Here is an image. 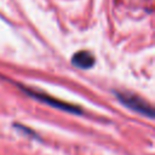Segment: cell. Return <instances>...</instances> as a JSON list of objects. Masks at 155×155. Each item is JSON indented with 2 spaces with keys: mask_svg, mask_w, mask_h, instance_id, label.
<instances>
[{
  "mask_svg": "<svg viewBox=\"0 0 155 155\" xmlns=\"http://www.w3.org/2000/svg\"><path fill=\"white\" fill-rule=\"evenodd\" d=\"M116 97L119 98V101L124 105L132 109L133 111L139 113V114H142L144 116H148L150 119L154 116L153 107L148 102L142 99L139 96H136V94H132V93H128V92H116Z\"/></svg>",
  "mask_w": 155,
  "mask_h": 155,
  "instance_id": "cell-1",
  "label": "cell"
},
{
  "mask_svg": "<svg viewBox=\"0 0 155 155\" xmlns=\"http://www.w3.org/2000/svg\"><path fill=\"white\" fill-rule=\"evenodd\" d=\"M27 94L31 96L33 98H36L53 108H57V109H61V110H64V111H68V113H71V114H81L82 110L80 107L78 105H73V104H69V103H65L63 101H59V99H56L51 96H47V94H44V93H40V92H35V91H31V90H28V88H23Z\"/></svg>",
  "mask_w": 155,
  "mask_h": 155,
  "instance_id": "cell-2",
  "label": "cell"
},
{
  "mask_svg": "<svg viewBox=\"0 0 155 155\" xmlns=\"http://www.w3.org/2000/svg\"><path fill=\"white\" fill-rule=\"evenodd\" d=\"M71 63L81 69H88L94 64V57L88 51H78L71 57Z\"/></svg>",
  "mask_w": 155,
  "mask_h": 155,
  "instance_id": "cell-3",
  "label": "cell"
}]
</instances>
